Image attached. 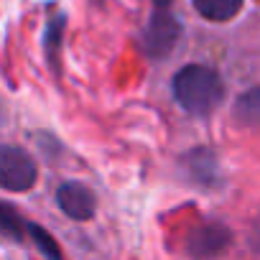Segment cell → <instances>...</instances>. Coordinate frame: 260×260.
Returning <instances> with one entry per match:
<instances>
[{"label":"cell","instance_id":"obj_1","mask_svg":"<svg viewBox=\"0 0 260 260\" xmlns=\"http://www.w3.org/2000/svg\"><path fill=\"white\" fill-rule=\"evenodd\" d=\"M174 94L184 110L194 115H209L222 102L224 89L212 69L202 64H189L174 77Z\"/></svg>","mask_w":260,"mask_h":260},{"label":"cell","instance_id":"obj_2","mask_svg":"<svg viewBox=\"0 0 260 260\" xmlns=\"http://www.w3.org/2000/svg\"><path fill=\"white\" fill-rule=\"evenodd\" d=\"M36 181L34 158L13 146H0V186L8 191H26Z\"/></svg>","mask_w":260,"mask_h":260},{"label":"cell","instance_id":"obj_3","mask_svg":"<svg viewBox=\"0 0 260 260\" xmlns=\"http://www.w3.org/2000/svg\"><path fill=\"white\" fill-rule=\"evenodd\" d=\"M56 202L61 207V212L72 219H89L94 214V197L87 186L77 184V181H67L59 186L56 191Z\"/></svg>","mask_w":260,"mask_h":260},{"label":"cell","instance_id":"obj_4","mask_svg":"<svg viewBox=\"0 0 260 260\" xmlns=\"http://www.w3.org/2000/svg\"><path fill=\"white\" fill-rule=\"evenodd\" d=\"M176 39H179V23H176L171 16L158 13V16L153 18L151 28L146 31L143 46H146V51H148L151 56H164V54H169V51L174 49Z\"/></svg>","mask_w":260,"mask_h":260},{"label":"cell","instance_id":"obj_5","mask_svg":"<svg viewBox=\"0 0 260 260\" xmlns=\"http://www.w3.org/2000/svg\"><path fill=\"white\" fill-rule=\"evenodd\" d=\"M194 8L209 21H230L242 8V0H194Z\"/></svg>","mask_w":260,"mask_h":260},{"label":"cell","instance_id":"obj_6","mask_svg":"<svg viewBox=\"0 0 260 260\" xmlns=\"http://www.w3.org/2000/svg\"><path fill=\"white\" fill-rule=\"evenodd\" d=\"M237 117L247 125H257L260 127V89H252L247 94L240 97L237 102Z\"/></svg>","mask_w":260,"mask_h":260},{"label":"cell","instance_id":"obj_7","mask_svg":"<svg viewBox=\"0 0 260 260\" xmlns=\"http://www.w3.org/2000/svg\"><path fill=\"white\" fill-rule=\"evenodd\" d=\"M0 230H6V232H11V235H21V222H18V217H16L13 212L3 209V207H0Z\"/></svg>","mask_w":260,"mask_h":260},{"label":"cell","instance_id":"obj_8","mask_svg":"<svg viewBox=\"0 0 260 260\" xmlns=\"http://www.w3.org/2000/svg\"><path fill=\"white\" fill-rule=\"evenodd\" d=\"M171 0H156V6H169Z\"/></svg>","mask_w":260,"mask_h":260}]
</instances>
